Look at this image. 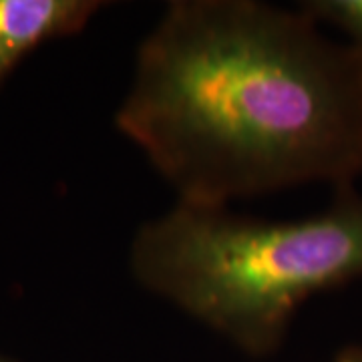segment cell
Instances as JSON below:
<instances>
[{"label": "cell", "instance_id": "6da1fadb", "mask_svg": "<svg viewBox=\"0 0 362 362\" xmlns=\"http://www.w3.org/2000/svg\"><path fill=\"white\" fill-rule=\"evenodd\" d=\"M119 131L180 204L362 173V59L302 8L177 0L139 47Z\"/></svg>", "mask_w": 362, "mask_h": 362}, {"label": "cell", "instance_id": "7a4b0ae2", "mask_svg": "<svg viewBox=\"0 0 362 362\" xmlns=\"http://www.w3.org/2000/svg\"><path fill=\"white\" fill-rule=\"evenodd\" d=\"M129 264L151 294L270 354L308 298L362 278V195L342 187L330 209L288 221L177 202L135 233Z\"/></svg>", "mask_w": 362, "mask_h": 362}, {"label": "cell", "instance_id": "3957f363", "mask_svg": "<svg viewBox=\"0 0 362 362\" xmlns=\"http://www.w3.org/2000/svg\"><path fill=\"white\" fill-rule=\"evenodd\" d=\"M101 6L97 0H0V83L40 45L78 35Z\"/></svg>", "mask_w": 362, "mask_h": 362}, {"label": "cell", "instance_id": "277c9868", "mask_svg": "<svg viewBox=\"0 0 362 362\" xmlns=\"http://www.w3.org/2000/svg\"><path fill=\"white\" fill-rule=\"evenodd\" d=\"M300 8L314 23H328L342 30L346 45L362 59V0H310Z\"/></svg>", "mask_w": 362, "mask_h": 362}, {"label": "cell", "instance_id": "5b68a950", "mask_svg": "<svg viewBox=\"0 0 362 362\" xmlns=\"http://www.w3.org/2000/svg\"><path fill=\"white\" fill-rule=\"evenodd\" d=\"M337 362H362V349L358 346H349L338 354Z\"/></svg>", "mask_w": 362, "mask_h": 362}, {"label": "cell", "instance_id": "8992f818", "mask_svg": "<svg viewBox=\"0 0 362 362\" xmlns=\"http://www.w3.org/2000/svg\"><path fill=\"white\" fill-rule=\"evenodd\" d=\"M0 362H11V361H6V358H2V356H0Z\"/></svg>", "mask_w": 362, "mask_h": 362}]
</instances>
